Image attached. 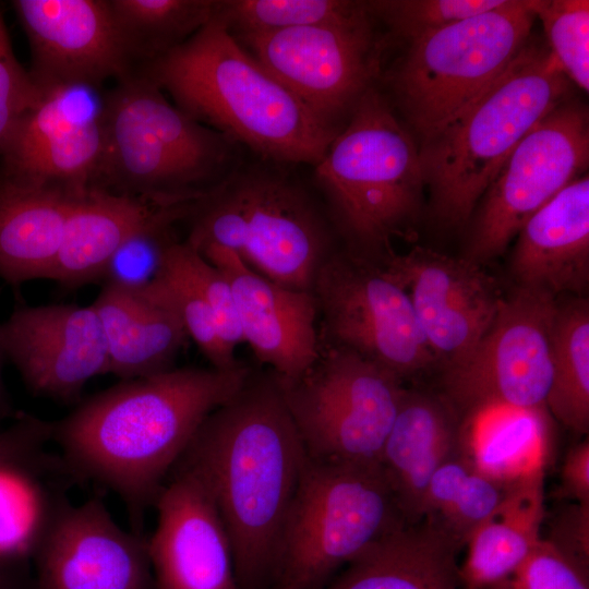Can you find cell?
<instances>
[{
  "label": "cell",
  "instance_id": "1",
  "mask_svg": "<svg viewBox=\"0 0 589 589\" xmlns=\"http://www.w3.org/2000/svg\"><path fill=\"white\" fill-rule=\"evenodd\" d=\"M250 368H173L121 381L53 422L51 440L77 478L115 492L133 531L205 418L228 400Z\"/></svg>",
  "mask_w": 589,
  "mask_h": 589
},
{
  "label": "cell",
  "instance_id": "2",
  "mask_svg": "<svg viewBox=\"0 0 589 589\" xmlns=\"http://www.w3.org/2000/svg\"><path fill=\"white\" fill-rule=\"evenodd\" d=\"M306 460L277 376L251 371L205 418L172 468L193 477L217 508L239 589L272 580L279 534Z\"/></svg>",
  "mask_w": 589,
  "mask_h": 589
},
{
  "label": "cell",
  "instance_id": "3",
  "mask_svg": "<svg viewBox=\"0 0 589 589\" xmlns=\"http://www.w3.org/2000/svg\"><path fill=\"white\" fill-rule=\"evenodd\" d=\"M200 123L277 165L314 166L338 132L325 127L215 16L135 70Z\"/></svg>",
  "mask_w": 589,
  "mask_h": 589
},
{
  "label": "cell",
  "instance_id": "4",
  "mask_svg": "<svg viewBox=\"0 0 589 589\" xmlns=\"http://www.w3.org/2000/svg\"><path fill=\"white\" fill-rule=\"evenodd\" d=\"M329 218L349 253L382 264L417 233L423 190L418 142L373 85L314 165Z\"/></svg>",
  "mask_w": 589,
  "mask_h": 589
},
{
  "label": "cell",
  "instance_id": "5",
  "mask_svg": "<svg viewBox=\"0 0 589 589\" xmlns=\"http://www.w3.org/2000/svg\"><path fill=\"white\" fill-rule=\"evenodd\" d=\"M568 92L569 80L549 48L529 39L501 75L420 142L421 171L436 223L445 228L468 224L516 145Z\"/></svg>",
  "mask_w": 589,
  "mask_h": 589
},
{
  "label": "cell",
  "instance_id": "6",
  "mask_svg": "<svg viewBox=\"0 0 589 589\" xmlns=\"http://www.w3.org/2000/svg\"><path fill=\"white\" fill-rule=\"evenodd\" d=\"M116 82L101 100L104 153L92 188L187 204L240 165L237 144L171 104L145 74Z\"/></svg>",
  "mask_w": 589,
  "mask_h": 589
},
{
  "label": "cell",
  "instance_id": "7",
  "mask_svg": "<svg viewBox=\"0 0 589 589\" xmlns=\"http://www.w3.org/2000/svg\"><path fill=\"white\" fill-rule=\"evenodd\" d=\"M236 167L191 204L185 242L232 251L261 276L290 289L312 291L336 250L330 225L309 193L278 165Z\"/></svg>",
  "mask_w": 589,
  "mask_h": 589
},
{
  "label": "cell",
  "instance_id": "8",
  "mask_svg": "<svg viewBox=\"0 0 589 589\" xmlns=\"http://www.w3.org/2000/svg\"><path fill=\"white\" fill-rule=\"evenodd\" d=\"M402 522L381 464L308 455L279 534L271 581L275 589H321Z\"/></svg>",
  "mask_w": 589,
  "mask_h": 589
},
{
  "label": "cell",
  "instance_id": "9",
  "mask_svg": "<svg viewBox=\"0 0 589 589\" xmlns=\"http://www.w3.org/2000/svg\"><path fill=\"white\" fill-rule=\"evenodd\" d=\"M530 0L502 5L408 44L387 74L402 122L419 143L501 75L530 39Z\"/></svg>",
  "mask_w": 589,
  "mask_h": 589
},
{
  "label": "cell",
  "instance_id": "10",
  "mask_svg": "<svg viewBox=\"0 0 589 589\" xmlns=\"http://www.w3.org/2000/svg\"><path fill=\"white\" fill-rule=\"evenodd\" d=\"M279 383L309 457L381 462L405 389L399 377L320 342L315 362L298 378Z\"/></svg>",
  "mask_w": 589,
  "mask_h": 589
},
{
  "label": "cell",
  "instance_id": "11",
  "mask_svg": "<svg viewBox=\"0 0 589 589\" xmlns=\"http://www.w3.org/2000/svg\"><path fill=\"white\" fill-rule=\"evenodd\" d=\"M557 303L546 292L516 287L469 356L442 371L440 394L464 424L490 409L545 407Z\"/></svg>",
  "mask_w": 589,
  "mask_h": 589
},
{
  "label": "cell",
  "instance_id": "12",
  "mask_svg": "<svg viewBox=\"0 0 589 589\" xmlns=\"http://www.w3.org/2000/svg\"><path fill=\"white\" fill-rule=\"evenodd\" d=\"M312 293L320 342L354 352L401 381L436 366L407 289L383 265L335 250Z\"/></svg>",
  "mask_w": 589,
  "mask_h": 589
},
{
  "label": "cell",
  "instance_id": "13",
  "mask_svg": "<svg viewBox=\"0 0 589 589\" xmlns=\"http://www.w3.org/2000/svg\"><path fill=\"white\" fill-rule=\"evenodd\" d=\"M588 160L587 110L566 99L520 140L491 182L474 209L464 257L482 265L501 255Z\"/></svg>",
  "mask_w": 589,
  "mask_h": 589
},
{
  "label": "cell",
  "instance_id": "14",
  "mask_svg": "<svg viewBox=\"0 0 589 589\" xmlns=\"http://www.w3.org/2000/svg\"><path fill=\"white\" fill-rule=\"evenodd\" d=\"M373 16L237 39L328 129L338 132L380 73Z\"/></svg>",
  "mask_w": 589,
  "mask_h": 589
},
{
  "label": "cell",
  "instance_id": "15",
  "mask_svg": "<svg viewBox=\"0 0 589 589\" xmlns=\"http://www.w3.org/2000/svg\"><path fill=\"white\" fill-rule=\"evenodd\" d=\"M382 265L407 289L442 371L469 356L504 299L496 280L464 256L416 245L402 254L392 252Z\"/></svg>",
  "mask_w": 589,
  "mask_h": 589
},
{
  "label": "cell",
  "instance_id": "16",
  "mask_svg": "<svg viewBox=\"0 0 589 589\" xmlns=\"http://www.w3.org/2000/svg\"><path fill=\"white\" fill-rule=\"evenodd\" d=\"M89 87H58L19 121L1 155L0 179L72 192L94 187L104 153L101 100Z\"/></svg>",
  "mask_w": 589,
  "mask_h": 589
},
{
  "label": "cell",
  "instance_id": "17",
  "mask_svg": "<svg viewBox=\"0 0 589 589\" xmlns=\"http://www.w3.org/2000/svg\"><path fill=\"white\" fill-rule=\"evenodd\" d=\"M33 557L38 589H155L147 540L120 527L99 497L57 501Z\"/></svg>",
  "mask_w": 589,
  "mask_h": 589
},
{
  "label": "cell",
  "instance_id": "18",
  "mask_svg": "<svg viewBox=\"0 0 589 589\" xmlns=\"http://www.w3.org/2000/svg\"><path fill=\"white\" fill-rule=\"evenodd\" d=\"M0 347L33 394L63 402L76 400L92 378L109 373L92 303L15 309L0 323Z\"/></svg>",
  "mask_w": 589,
  "mask_h": 589
},
{
  "label": "cell",
  "instance_id": "19",
  "mask_svg": "<svg viewBox=\"0 0 589 589\" xmlns=\"http://www.w3.org/2000/svg\"><path fill=\"white\" fill-rule=\"evenodd\" d=\"M43 89L89 87L133 72L107 0H14Z\"/></svg>",
  "mask_w": 589,
  "mask_h": 589
},
{
  "label": "cell",
  "instance_id": "20",
  "mask_svg": "<svg viewBox=\"0 0 589 589\" xmlns=\"http://www.w3.org/2000/svg\"><path fill=\"white\" fill-rule=\"evenodd\" d=\"M169 474L147 540L155 589H238L230 538L213 501L190 474Z\"/></svg>",
  "mask_w": 589,
  "mask_h": 589
},
{
  "label": "cell",
  "instance_id": "21",
  "mask_svg": "<svg viewBox=\"0 0 589 589\" xmlns=\"http://www.w3.org/2000/svg\"><path fill=\"white\" fill-rule=\"evenodd\" d=\"M227 278L243 341L279 381L301 376L317 359V306L312 291L280 286L248 267L232 251L199 252Z\"/></svg>",
  "mask_w": 589,
  "mask_h": 589
},
{
  "label": "cell",
  "instance_id": "22",
  "mask_svg": "<svg viewBox=\"0 0 589 589\" xmlns=\"http://www.w3.org/2000/svg\"><path fill=\"white\" fill-rule=\"evenodd\" d=\"M510 257L517 287L556 298L589 284V179H574L521 227Z\"/></svg>",
  "mask_w": 589,
  "mask_h": 589
},
{
  "label": "cell",
  "instance_id": "23",
  "mask_svg": "<svg viewBox=\"0 0 589 589\" xmlns=\"http://www.w3.org/2000/svg\"><path fill=\"white\" fill-rule=\"evenodd\" d=\"M465 425L440 393L404 389L381 467L406 522L423 517L429 482L464 445Z\"/></svg>",
  "mask_w": 589,
  "mask_h": 589
},
{
  "label": "cell",
  "instance_id": "24",
  "mask_svg": "<svg viewBox=\"0 0 589 589\" xmlns=\"http://www.w3.org/2000/svg\"><path fill=\"white\" fill-rule=\"evenodd\" d=\"M462 548L430 517L402 522L321 589H462L458 562Z\"/></svg>",
  "mask_w": 589,
  "mask_h": 589
},
{
  "label": "cell",
  "instance_id": "25",
  "mask_svg": "<svg viewBox=\"0 0 589 589\" xmlns=\"http://www.w3.org/2000/svg\"><path fill=\"white\" fill-rule=\"evenodd\" d=\"M92 304L101 325L109 374L125 381L175 368L189 337L173 310L146 286L103 285Z\"/></svg>",
  "mask_w": 589,
  "mask_h": 589
},
{
  "label": "cell",
  "instance_id": "26",
  "mask_svg": "<svg viewBox=\"0 0 589 589\" xmlns=\"http://www.w3.org/2000/svg\"><path fill=\"white\" fill-rule=\"evenodd\" d=\"M177 205L182 204L86 189L77 194L70 212L50 279L65 289L100 283L117 250L139 229Z\"/></svg>",
  "mask_w": 589,
  "mask_h": 589
},
{
  "label": "cell",
  "instance_id": "27",
  "mask_svg": "<svg viewBox=\"0 0 589 589\" xmlns=\"http://www.w3.org/2000/svg\"><path fill=\"white\" fill-rule=\"evenodd\" d=\"M80 193L0 179L2 279L12 286L50 279L70 212Z\"/></svg>",
  "mask_w": 589,
  "mask_h": 589
},
{
  "label": "cell",
  "instance_id": "28",
  "mask_svg": "<svg viewBox=\"0 0 589 589\" xmlns=\"http://www.w3.org/2000/svg\"><path fill=\"white\" fill-rule=\"evenodd\" d=\"M544 465L517 478L497 510L466 542L462 589H490L509 577L541 539Z\"/></svg>",
  "mask_w": 589,
  "mask_h": 589
},
{
  "label": "cell",
  "instance_id": "29",
  "mask_svg": "<svg viewBox=\"0 0 589 589\" xmlns=\"http://www.w3.org/2000/svg\"><path fill=\"white\" fill-rule=\"evenodd\" d=\"M514 481H502L481 470L462 445L432 476L423 517L437 521L465 546L474 530L497 510Z\"/></svg>",
  "mask_w": 589,
  "mask_h": 589
},
{
  "label": "cell",
  "instance_id": "30",
  "mask_svg": "<svg viewBox=\"0 0 589 589\" xmlns=\"http://www.w3.org/2000/svg\"><path fill=\"white\" fill-rule=\"evenodd\" d=\"M133 71L178 47L215 14V0H107Z\"/></svg>",
  "mask_w": 589,
  "mask_h": 589
},
{
  "label": "cell",
  "instance_id": "31",
  "mask_svg": "<svg viewBox=\"0 0 589 589\" xmlns=\"http://www.w3.org/2000/svg\"><path fill=\"white\" fill-rule=\"evenodd\" d=\"M545 407L566 428L589 431V303H557L552 328V375Z\"/></svg>",
  "mask_w": 589,
  "mask_h": 589
},
{
  "label": "cell",
  "instance_id": "32",
  "mask_svg": "<svg viewBox=\"0 0 589 589\" xmlns=\"http://www.w3.org/2000/svg\"><path fill=\"white\" fill-rule=\"evenodd\" d=\"M368 14V1L217 0L214 16L239 40L294 27L348 22Z\"/></svg>",
  "mask_w": 589,
  "mask_h": 589
},
{
  "label": "cell",
  "instance_id": "33",
  "mask_svg": "<svg viewBox=\"0 0 589 589\" xmlns=\"http://www.w3.org/2000/svg\"><path fill=\"white\" fill-rule=\"evenodd\" d=\"M509 416L485 425L464 447L484 472L513 481L545 465L546 443L541 412L508 410Z\"/></svg>",
  "mask_w": 589,
  "mask_h": 589
},
{
  "label": "cell",
  "instance_id": "34",
  "mask_svg": "<svg viewBox=\"0 0 589 589\" xmlns=\"http://www.w3.org/2000/svg\"><path fill=\"white\" fill-rule=\"evenodd\" d=\"M37 467L0 465V555L24 561L33 556L53 513L35 474Z\"/></svg>",
  "mask_w": 589,
  "mask_h": 589
},
{
  "label": "cell",
  "instance_id": "35",
  "mask_svg": "<svg viewBox=\"0 0 589 589\" xmlns=\"http://www.w3.org/2000/svg\"><path fill=\"white\" fill-rule=\"evenodd\" d=\"M176 241L165 251L156 276L146 287L173 310L211 366L232 369L240 362L226 350L205 298L180 264L173 251Z\"/></svg>",
  "mask_w": 589,
  "mask_h": 589
},
{
  "label": "cell",
  "instance_id": "36",
  "mask_svg": "<svg viewBox=\"0 0 589 589\" xmlns=\"http://www.w3.org/2000/svg\"><path fill=\"white\" fill-rule=\"evenodd\" d=\"M542 22L549 50L564 75L589 91V1L530 0Z\"/></svg>",
  "mask_w": 589,
  "mask_h": 589
},
{
  "label": "cell",
  "instance_id": "37",
  "mask_svg": "<svg viewBox=\"0 0 589 589\" xmlns=\"http://www.w3.org/2000/svg\"><path fill=\"white\" fill-rule=\"evenodd\" d=\"M191 204L168 209L133 233L109 261L100 284L140 289L151 283L165 251L176 240L172 226L187 218Z\"/></svg>",
  "mask_w": 589,
  "mask_h": 589
},
{
  "label": "cell",
  "instance_id": "38",
  "mask_svg": "<svg viewBox=\"0 0 589 589\" xmlns=\"http://www.w3.org/2000/svg\"><path fill=\"white\" fill-rule=\"evenodd\" d=\"M506 0H377L368 1L373 17L382 20L407 44L459 21L502 5Z\"/></svg>",
  "mask_w": 589,
  "mask_h": 589
},
{
  "label": "cell",
  "instance_id": "39",
  "mask_svg": "<svg viewBox=\"0 0 589 589\" xmlns=\"http://www.w3.org/2000/svg\"><path fill=\"white\" fill-rule=\"evenodd\" d=\"M173 251L193 283L205 298L226 350H235L243 341L230 285L223 273L185 241H176Z\"/></svg>",
  "mask_w": 589,
  "mask_h": 589
},
{
  "label": "cell",
  "instance_id": "40",
  "mask_svg": "<svg viewBox=\"0 0 589 589\" xmlns=\"http://www.w3.org/2000/svg\"><path fill=\"white\" fill-rule=\"evenodd\" d=\"M588 572L541 538L525 562L490 589H589Z\"/></svg>",
  "mask_w": 589,
  "mask_h": 589
},
{
  "label": "cell",
  "instance_id": "41",
  "mask_svg": "<svg viewBox=\"0 0 589 589\" xmlns=\"http://www.w3.org/2000/svg\"><path fill=\"white\" fill-rule=\"evenodd\" d=\"M43 94L19 62L0 12V155L21 118Z\"/></svg>",
  "mask_w": 589,
  "mask_h": 589
},
{
  "label": "cell",
  "instance_id": "42",
  "mask_svg": "<svg viewBox=\"0 0 589 589\" xmlns=\"http://www.w3.org/2000/svg\"><path fill=\"white\" fill-rule=\"evenodd\" d=\"M52 429L53 422L21 414L0 432V465H40L44 447L51 441Z\"/></svg>",
  "mask_w": 589,
  "mask_h": 589
},
{
  "label": "cell",
  "instance_id": "43",
  "mask_svg": "<svg viewBox=\"0 0 589 589\" xmlns=\"http://www.w3.org/2000/svg\"><path fill=\"white\" fill-rule=\"evenodd\" d=\"M561 553L589 567V503L569 502L552 518L545 538Z\"/></svg>",
  "mask_w": 589,
  "mask_h": 589
},
{
  "label": "cell",
  "instance_id": "44",
  "mask_svg": "<svg viewBox=\"0 0 589 589\" xmlns=\"http://www.w3.org/2000/svg\"><path fill=\"white\" fill-rule=\"evenodd\" d=\"M561 498L589 503V440L572 446L564 458L558 489Z\"/></svg>",
  "mask_w": 589,
  "mask_h": 589
},
{
  "label": "cell",
  "instance_id": "45",
  "mask_svg": "<svg viewBox=\"0 0 589 589\" xmlns=\"http://www.w3.org/2000/svg\"><path fill=\"white\" fill-rule=\"evenodd\" d=\"M23 561L0 555V589H22L20 573Z\"/></svg>",
  "mask_w": 589,
  "mask_h": 589
},
{
  "label": "cell",
  "instance_id": "46",
  "mask_svg": "<svg viewBox=\"0 0 589 589\" xmlns=\"http://www.w3.org/2000/svg\"><path fill=\"white\" fill-rule=\"evenodd\" d=\"M4 360L5 358L0 347V419L3 418L9 410V401L2 378V366Z\"/></svg>",
  "mask_w": 589,
  "mask_h": 589
}]
</instances>
